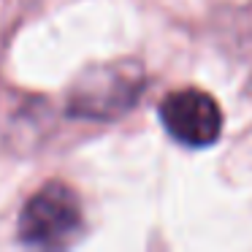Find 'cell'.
<instances>
[{"instance_id":"2","label":"cell","mask_w":252,"mask_h":252,"mask_svg":"<svg viewBox=\"0 0 252 252\" xmlns=\"http://www.w3.org/2000/svg\"><path fill=\"white\" fill-rule=\"evenodd\" d=\"M82 228V201L63 182H49L33 192L19 214V239L30 247H68Z\"/></svg>"},{"instance_id":"3","label":"cell","mask_w":252,"mask_h":252,"mask_svg":"<svg viewBox=\"0 0 252 252\" xmlns=\"http://www.w3.org/2000/svg\"><path fill=\"white\" fill-rule=\"evenodd\" d=\"M160 122L174 141L192 149L209 147L222 133V111L217 100L195 87L165 95L160 103Z\"/></svg>"},{"instance_id":"1","label":"cell","mask_w":252,"mask_h":252,"mask_svg":"<svg viewBox=\"0 0 252 252\" xmlns=\"http://www.w3.org/2000/svg\"><path fill=\"white\" fill-rule=\"evenodd\" d=\"M144 87V68L133 60L93 65L73 84L68 95V114L93 122L120 120L138 103Z\"/></svg>"}]
</instances>
